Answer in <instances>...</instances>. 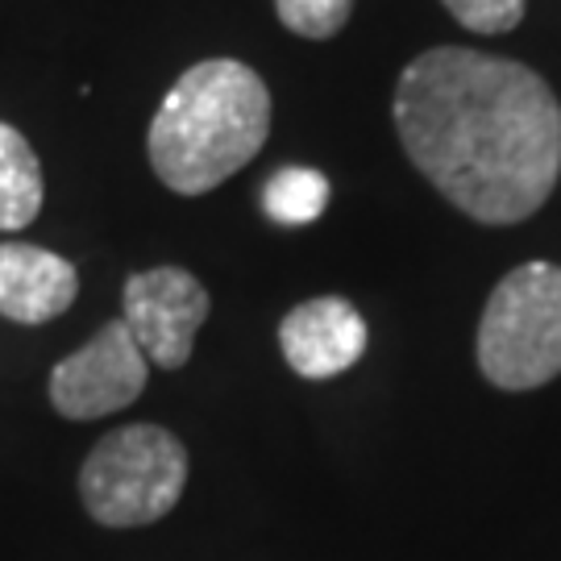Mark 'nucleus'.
Segmentation results:
<instances>
[{
  "mask_svg": "<svg viewBox=\"0 0 561 561\" xmlns=\"http://www.w3.org/2000/svg\"><path fill=\"white\" fill-rule=\"evenodd\" d=\"M366 321L350 300L341 296H317L296 304L279 324V350L287 366L300 379L324 382L358 366L366 354Z\"/></svg>",
  "mask_w": 561,
  "mask_h": 561,
  "instance_id": "7",
  "label": "nucleus"
},
{
  "mask_svg": "<svg viewBox=\"0 0 561 561\" xmlns=\"http://www.w3.org/2000/svg\"><path fill=\"white\" fill-rule=\"evenodd\" d=\"M403 154L458 213L520 225L561 175V104L524 62L466 46L424 50L396 83Z\"/></svg>",
  "mask_w": 561,
  "mask_h": 561,
  "instance_id": "1",
  "label": "nucleus"
},
{
  "mask_svg": "<svg viewBox=\"0 0 561 561\" xmlns=\"http://www.w3.org/2000/svg\"><path fill=\"white\" fill-rule=\"evenodd\" d=\"M42 162L13 125L0 121V233H18L42 213Z\"/></svg>",
  "mask_w": 561,
  "mask_h": 561,
  "instance_id": "9",
  "label": "nucleus"
},
{
  "mask_svg": "<svg viewBox=\"0 0 561 561\" xmlns=\"http://www.w3.org/2000/svg\"><path fill=\"white\" fill-rule=\"evenodd\" d=\"M187 486V449L162 424L113 428L80 470V500L104 528H146L162 520Z\"/></svg>",
  "mask_w": 561,
  "mask_h": 561,
  "instance_id": "4",
  "label": "nucleus"
},
{
  "mask_svg": "<svg viewBox=\"0 0 561 561\" xmlns=\"http://www.w3.org/2000/svg\"><path fill=\"white\" fill-rule=\"evenodd\" d=\"M80 296V271L71 262L25 245V241H0V317L18 324H46L62 317Z\"/></svg>",
  "mask_w": 561,
  "mask_h": 561,
  "instance_id": "8",
  "label": "nucleus"
},
{
  "mask_svg": "<svg viewBox=\"0 0 561 561\" xmlns=\"http://www.w3.org/2000/svg\"><path fill=\"white\" fill-rule=\"evenodd\" d=\"M482 379L500 391H537L561 375V266L524 262L507 271L479 321Z\"/></svg>",
  "mask_w": 561,
  "mask_h": 561,
  "instance_id": "3",
  "label": "nucleus"
},
{
  "mask_svg": "<svg viewBox=\"0 0 561 561\" xmlns=\"http://www.w3.org/2000/svg\"><path fill=\"white\" fill-rule=\"evenodd\" d=\"M271 134V92L254 67L204 59L187 67L146 134V159L171 192L204 196L259 159Z\"/></svg>",
  "mask_w": 561,
  "mask_h": 561,
  "instance_id": "2",
  "label": "nucleus"
},
{
  "mask_svg": "<svg viewBox=\"0 0 561 561\" xmlns=\"http://www.w3.org/2000/svg\"><path fill=\"white\" fill-rule=\"evenodd\" d=\"M329 204V180L308 167H283L262 187V208L275 225H312Z\"/></svg>",
  "mask_w": 561,
  "mask_h": 561,
  "instance_id": "10",
  "label": "nucleus"
},
{
  "mask_svg": "<svg viewBox=\"0 0 561 561\" xmlns=\"http://www.w3.org/2000/svg\"><path fill=\"white\" fill-rule=\"evenodd\" d=\"M275 13H279L283 30L324 42L345 30V21L354 13V0H275Z\"/></svg>",
  "mask_w": 561,
  "mask_h": 561,
  "instance_id": "11",
  "label": "nucleus"
},
{
  "mask_svg": "<svg viewBox=\"0 0 561 561\" xmlns=\"http://www.w3.org/2000/svg\"><path fill=\"white\" fill-rule=\"evenodd\" d=\"M442 4L470 34H512L528 9V0H442Z\"/></svg>",
  "mask_w": 561,
  "mask_h": 561,
  "instance_id": "12",
  "label": "nucleus"
},
{
  "mask_svg": "<svg viewBox=\"0 0 561 561\" xmlns=\"http://www.w3.org/2000/svg\"><path fill=\"white\" fill-rule=\"evenodd\" d=\"M150 379V362L125 321L101 324L92 341L50 370V403L67 421H101L138 400Z\"/></svg>",
  "mask_w": 561,
  "mask_h": 561,
  "instance_id": "6",
  "label": "nucleus"
},
{
  "mask_svg": "<svg viewBox=\"0 0 561 561\" xmlns=\"http://www.w3.org/2000/svg\"><path fill=\"white\" fill-rule=\"evenodd\" d=\"M208 312H213L208 287L183 266H154L125 279L121 321L134 333L146 362H154L159 370L187 366Z\"/></svg>",
  "mask_w": 561,
  "mask_h": 561,
  "instance_id": "5",
  "label": "nucleus"
}]
</instances>
